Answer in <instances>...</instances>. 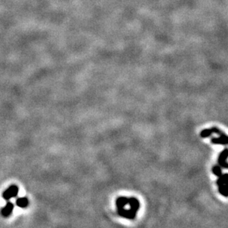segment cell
<instances>
[{
  "label": "cell",
  "mask_w": 228,
  "mask_h": 228,
  "mask_svg": "<svg viewBox=\"0 0 228 228\" xmlns=\"http://www.w3.org/2000/svg\"><path fill=\"white\" fill-rule=\"evenodd\" d=\"M219 179L217 181V184L218 185V189H219L220 193L224 196H227V183H228V175L227 174H221Z\"/></svg>",
  "instance_id": "obj_2"
},
{
  "label": "cell",
  "mask_w": 228,
  "mask_h": 228,
  "mask_svg": "<svg viewBox=\"0 0 228 228\" xmlns=\"http://www.w3.org/2000/svg\"><path fill=\"white\" fill-rule=\"evenodd\" d=\"M16 205L21 208H25L29 205V199L27 197H19L16 200Z\"/></svg>",
  "instance_id": "obj_6"
},
{
  "label": "cell",
  "mask_w": 228,
  "mask_h": 228,
  "mask_svg": "<svg viewBox=\"0 0 228 228\" xmlns=\"http://www.w3.org/2000/svg\"><path fill=\"white\" fill-rule=\"evenodd\" d=\"M14 209V203L8 202L4 207L1 209V214L3 217H8L12 214Z\"/></svg>",
  "instance_id": "obj_3"
},
{
  "label": "cell",
  "mask_w": 228,
  "mask_h": 228,
  "mask_svg": "<svg viewBox=\"0 0 228 228\" xmlns=\"http://www.w3.org/2000/svg\"><path fill=\"white\" fill-rule=\"evenodd\" d=\"M213 171L216 176H218L222 174V170H221V168L218 166H215L213 169Z\"/></svg>",
  "instance_id": "obj_8"
},
{
  "label": "cell",
  "mask_w": 228,
  "mask_h": 228,
  "mask_svg": "<svg viewBox=\"0 0 228 228\" xmlns=\"http://www.w3.org/2000/svg\"><path fill=\"white\" fill-rule=\"evenodd\" d=\"M19 194V187L17 185H12L5 190L2 194V198L6 201H10L13 198H15Z\"/></svg>",
  "instance_id": "obj_1"
},
{
  "label": "cell",
  "mask_w": 228,
  "mask_h": 228,
  "mask_svg": "<svg viewBox=\"0 0 228 228\" xmlns=\"http://www.w3.org/2000/svg\"><path fill=\"white\" fill-rule=\"evenodd\" d=\"M212 133H216V134H218V135H222L223 132H221L218 128H211V129L210 128V129L203 130L201 133V136L202 137H209L210 135H212Z\"/></svg>",
  "instance_id": "obj_5"
},
{
  "label": "cell",
  "mask_w": 228,
  "mask_h": 228,
  "mask_svg": "<svg viewBox=\"0 0 228 228\" xmlns=\"http://www.w3.org/2000/svg\"><path fill=\"white\" fill-rule=\"evenodd\" d=\"M227 156H228V152H227V149L225 148L223 151L222 152L219 156V158H218V163L221 166L224 167V168H227Z\"/></svg>",
  "instance_id": "obj_4"
},
{
  "label": "cell",
  "mask_w": 228,
  "mask_h": 228,
  "mask_svg": "<svg viewBox=\"0 0 228 228\" xmlns=\"http://www.w3.org/2000/svg\"><path fill=\"white\" fill-rule=\"evenodd\" d=\"M211 141H212L213 143H215V144L227 145V135H224V134L223 133L222 135H220L219 137H218V138H213Z\"/></svg>",
  "instance_id": "obj_7"
}]
</instances>
